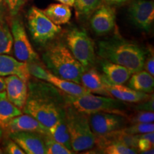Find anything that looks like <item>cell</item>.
<instances>
[{
  "instance_id": "11",
  "label": "cell",
  "mask_w": 154,
  "mask_h": 154,
  "mask_svg": "<svg viewBox=\"0 0 154 154\" xmlns=\"http://www.w3.org/2000/svg\"><path fill=\"white\" fill-rule=\"evenodd\" d=\"M90 24L92 30L97 35L110 33L115 27L116 10L112 6L101 5L92 14Z\"/></svg>"
},
{
  "instance_id": "21",
  "label": "cell",
  "mask_w": 154,
  "mask_h": 154,
  "mask_svg": "<svg viewBox=\"0 0 154 154\" xmlns=\"http://www.w3.org/2000/svg\"><path fill=\"white\" fill-rule=\"evenodd\" d=\"M42 11L54 24L59 26L67 24L72 17L70 7L61 3L51 4Z\"/></svg>"
},
{
  "instance_id": "3",
  "label": "cell",
  "mask_w": 154,
  "mask_h": 154,
  "mask_svg": "<svg viewBox=\"0 0 154 154\" xmlns=\"http://www.w3.org/2000/svg\"><path fill=\"white\" fill-rule=\"evenodd\" d=\"M44 62L53 74L77 84L81 83V76L84 68L75 59L64 44L57 42L51 44L44 51Z\"/></svg>"
},
{
  "instance_id": "15",
  "label": "cell",
  "mask_w": 154,
  "mask_h": 154,
  "mask_svg": "<svg viewBox=\"0 0 154 154\" xmlns=\"http://www.w3.org/2000/svg\"><path fill=\"white\" fill-rule=\"evenodd\" d=\"M104 82L108 91L110 94L111 96H113L121 101L140 103V102L147 101L153 96V94L151 96L147 93L136 91L128 86H124V84H111L106 82L105 79Z\"/></svg>"
},
{
  "instance_id": "17",
  "label": "cell",
  "mask_w": 154,
  "mask_h": 154,
  "mask_svg": "<svg viewBox=\"0 0 154 154\" xmlns=\"http://www.w3.org/2000/svg\"><path fill=\"white\" fill-rule=\"evenodd\" d=\"M80 84L89 91L90 93L111 97L106 88L103 75L100 74L92 66L84 69L81 76Z\"/></svg>"
},
{
  "instance_id": "31",
  "label": "cell",
  "mask_w": 154,
  "mask_h": 154,
  "mask_svg": "<svg viewBox=\"0 0 154 154\" xmlns=\"http://www.w3.org/2000/svg\"><path fill=\"white\" fill-rule=\"evenodd\" d=\"M136 136H137L138 138L136 149H137L140 153H142L144 151H149L150 149H153L154 141H152V140L148 139V138L141 137L139 135H136Z\"/></svg>"
},
{
  "instance_id": "37",
  "label": "cell",
  "mask_w": 154,
  "mask_h": 154,
  "mask_svg": "<svg viewBox=\"0 0 154 154\" xmlns=\"http://www.w3.org/2000/svg\"><path fill=\"white\" fill-rule=\"evenodd\" d=\"M6 84L5 79L2 78V76H0V92L5 91Z\"/></svg>"
},
{
  "instance_id": "6",
  "label": "cell",
  "mask_w": 154,
  "mask_h": 154,
  "mask_svg": "<svg viewBox=\"0 0 154 154\" xmlns=\"http://www.w3.org/2000/svg\"><path fill=\"white\" fill-rule=\"evenodd\" d=\"M66 47L84 69L93 66L95 61L94 43L82 29L73 28L66 35Z\"/></svg>"
},
{
  "instance_id": "28",
  "label": "cell",
  "mask_w": 154,
  "mask_h": 154,
  "mask_svg": "<svg viewBox=\"0 0 154 154\" xmlns=\"http://www.w3.org/2000/svg\"><path fill=\"white\" fill-rule=\"evenodd\" d=\"M125 132L132 135H138L154 131L153 123H140V124H134L131 126L122 128Z\"/></svg>"
},
{
  "instance_id": "13",
  "label": "cell",
  "mask_w": 154,
  "mask_h": 154,
  "mask_svg": "<svg viewBox=\"0 0 154 154\" xmlns=\"http://www.w3.org/2000/svg\"><path fill=\"white\" fill-rule=\"evenodd\" d=\"M5 80L7 98L13 104L22 110L27 98V82L16 75L8 76Z\"/></svg>"
},
{
  "instance_id": "5",
  "label": "cell",
  "mask_w": 154,
  "mask_h": 154,
  "mask_svg": "<svg viewBox=\"0 0 154 154\" xmlns=\"http://www.w3.org/2000/svg\"><path fill=\"white\" fill-rule=\"evenodd\" d=\"M65 97L67 103L76 111L86 115L98 112H107L127 116L124 111L126 105L124 101L109 96H96L89 93L77 96L65 94Z\"/></svg>"
},
{
  "instance_id": "35",
  "label": "cell",
  "mask_w": 154,
  "mask_h": 154,
  "mask_svg": "<svg viewBox=\"0 0 154 154\" xmlns=\"http://www.w3.org/2000/svg\"><path fill=\"white\" fill-rule=\"evenodd\" d=\"M102 2L110 6H121L128 2L129 0H101Z\"/></svg>"
},
{
  "instance_id": "9",
  "label": "cell",
  "mask_w": 154,
  "mask_h": 154,
  "mask_svg": "<svg viewBox=\"0 0 154 154\" xmlns=\"http://www.w3.org/2000/svg\"><path fill=\"white\" fill-rule=\"evenodd\" d=\"M88 116L91 129L96 136H101L122 129L128 121L124 116L113 113L98 112Z\"/></svg>"
},
{
  "instance_id": "23",
  "label": "cell",
  "mask_w": 154,
  "mask_h": 154,
  "mask_svg": "<svg viewBox=\"0 0 154 154\" xmlns=\"http://www.w3.org/2000/svg\"><path fill=\"white\" fill-rule=\"evenodd\" d=\"M49 129V134L54 139L66 146L67 149L73 151L71 146L70 136L67 127L66 118H65V111L60 116L59 119L53 126H51Z\"/></svg>"
},
{
  "instance_id": "36",
  "label": "cell",
  "mask_w": 154,
  "mask_h": 154,
  "mask_svg": "<svg viewBox=\"0 0 154 154\" xmlns=\"http://www.w3.org/2000/svg\"><path fill=\"white\" fill-rule=\"evenodd\" d=\"M57 1L59 2L61 4H63V5L69 6V7H73L74 5L75 0H57Z\"/></svg>"
},
{
  "instance_id": "22",
  "label": "cell",
  "mask_w": 154,
  "mask_h": 154,
  "mask_svg": "<svg viewBox=\"0 0 154 154\" xmlns=\"http://www.w3.org/2000/svg\"><path fill=\"white\" fill-rule=\"evenodd\" d=\"M128 87L144 93H153L154 86L153 76L146 71L141 70L134 73L128 79Z\"/></svg>"
},
{
  "instance_id": "27",
  "label": "cell",
  "mask_w": 154,
  "mask_h": 154,
  "mask_svg": "<svg viewBox=\"0 0 154 154\" xmlns=\"http://www.w3.org/2000/svg\"><path fill=\"white\" fill-rule=\"evenodd\" d=\"M101 153L106 154H136L137 149L128 147L118 142H111L101 148Z\"/></svg>"
},
{
  "instance_id": "33",
  "label": "cell",
  "mask_w": 154,
  "mask_h": 154,
  "mask_svg": "<svg viewBox=\"0 0 154 154\" xmlns=\"http://www.w3.org/2000/svg\"><path fill=\"white\" fill-rule=\"evenodd\" d=\"M5 153L9 154H25L24 151L14 140H9L5 145Z\"/></svg>"
},
{
  "instance_id": "8",
  "label": "cell",
  "mask_w": 154,
  "mask_h": 154,
  "mask_svg": "<svg viewBox=\"0 0 154 154\" xmlns=\"http://www.w3.org/2000/svg\"><path fill=\"white\" fill-rule=\"evenodd\" d=\"M11 32L13 38L12 49L17 60L25 63L39 61L37 53L32 47L20 19L14 18L11 20Z\"/></svg>"
},
{
  "instance_id": "14",
  "label": "cell",
  "mask_w": 154,
  "mask_h": 154,
  "mask_svg": "<svg viewBox=\"0 0 154 154\" xmlns=\"http://www.w3.org/2000/svg\"><path fill=\"white\" fill-rule=\"evenodd\" d=\"M17 131L36 132L42 135L49 134L47 127L26 113L17 116L11 119L5 130L7 134Z\"/></svg>"
},
{
  "instance_id": "38",
  "label": "cell",
  "mask_w": 154,
  "mask_h": 154,
  "mask_svg": "<svg viewBox=\"0 0 154 154\" xmlns=\"http://www.w3.org/2000/svg\"><path fill=\"white\" fill-rule=\"evenodd\" d=\"M1 153H3V151H2V150L1 148H0V154Z\"/></svg>"
},
{
  "instance_id": "29",
  "label": "cell",
  "mask_w": 154,
  "mask_h": 154,
  "mask_svg": "<svg viewBox=\"0 0 154 154\" xmlns=\"http://www.w3.org/2000/svg\"><path fill=\"white\" fill-rule=\"evenodd\" d=\"M128 121L131 124H140V123H153L154 121L153 111H138L135 114L128 116Z\"/></svg>"
},
{
  "instance_id": "19",
  "label": "cell",
  "mask_w": 154,
  "mask_h": 154,
  "mask_svg": "<svg viewBox=\"0 0 154 154\" xmlns=\"http://www.w3.org/2000/svg\"><path fill=\"white\" fill-rule=\"evenodd\" d=\"M44 81L52 84L54 86H55L59 91L66 95L77 96L90 93L89 91H88L82 85H80V84L60 78L53 74L52 73L49 72V71L44 77Z\"/></svg>"
},
{
  "instance_id": "34",
  "label": "cell",
  "mask_w": 154,
  "mask_h": 154,
  "mask_svg": "<svg viewBox=\"0 0 154 154\" xmlns=\"http://www.w3.org/2000/svg\"><path fill=\"white\" fill-rule=\"evenodd\" d=\"M136 109L138 111H153V96L147 101H143L142 103L136 106Z\"/></svg>"
},
{
  "instance_id": "4",
  "label": "cell",
  "mask_w": 154,
  "mask_h": 154,
  "mask_svg": "<svg viewBox=\"0 0 154 154\" xmlns=\"http://www.w3.org/2000/svg\"><path fill=\"white\" fill-rule=\"evenodd\" d=\"M65 118L73 151L81 152L93 149L96 145V136L91 129L88 115L76 111L67 103Z\"/></svg>"
},
{
  "instance_id": "12",
  "label": "cell",
  "mask_w": 154,
  "mask_h": 154,
  "mask_svg": "<svg viewBox=\"0 0 154 154\" xmlns=\"http://www.w3.org/2000/svg\"><path fill=\"white\" fill-rule=\"evenodd\" d=\"M14 140L27 154H46L43 135L36 132L17 131L9 134Z\"/></svg>"
},
{
  "instance_id": "39",
  "label": "cell",
  "mask_w": 154,
  "mask_h": 154,
  "mask_svg": "<svg viewBox=\"0 0 154 154\" xmlns=\"http://www.w3.org/2000/svg\"><path fill=\"white\" fill-rule=\"evenodd\" d=\"M2 2V0H0V3H1Z\"/></svg>"
},
{
  "instance_id": "32",
  "label": "cell",
  "mask_w": 154,
  "mask_h": 154,
  "mask_svg": "<svg viewBox=\"0 0 154 154\" xmlns=\"http://www.w3.org/2000/svg\"><path fill=\"white\" fill-rule=\"evenodd\" d=\"M143 69H145L146 72H149L151 76H154V57L153 50L151 51V49H149V52L146 54Z\"/></svg>"
},
{
  "instance_id": "20",
  "label": "cell",
  "mask_w": 154,
  "mask_h": 154,
  "mask_svg": "<svg viewBox=\"0 0 154 154\" xmlns=\"http://www.w3.org/2000/svg\"><path fill=\"white\" fill-rule=\"evenodd\" d=\"M22 114V110L9 101L6 91L0 92V131L6 130L9 121Z\"/></svg>"
},
{
  "instance_id": "30",
  "label": "cell",
  "mask_w": 154,
  "mask_h": 154,
  "mask_svg": "<svg viewBox=\"0 0 154 154\" xmlns=\"http://www.w3.org/2000/svg\"><path fill=\"white\" fill-rule=\"evenodd\" d=\"M9 13L12 17L16 16L22 8L24 0H5Z\"/></svg>"
},
{
  "instance_id": "18",
  "label": "cell",
  "mask_w": 154,
  "mask_h": 154,
  "mask_svg": "<svg viewBox=\"0 0 154 154\" xmlns=\"http://www.w3.org/2000/svg\"><path fill=\"white\" fill-rule=\"evenodd\" d=\"M103 76L106 82L111 84H124L132 73L125 66L104 60L101 63Z\"/></svg>"
},
{
  "instance_id": "16",
  "label": "cell",
  "mask_w": 154,
  "mask_h": 154,
  "mask_svg": "<svg viewBox=\"0 0 154 154\" xmlns=\"http://www.w3.org/2000/svg\"><path fill=\"white\" fill-rule=\"evenodd\" d=\"M16 75L28 82L30 78L26 63L17 60L9 54H0V76Z\"/></svg>"
},
{
  "instance_id": "10",
  "label": "cell",
  "mask_w": 154,
  "mask_h": 154,
  "mask_svg": "<svg viewBox=\"0 0 154 154\" xmlns=\"http://www.w3.org/2000/svg\"><path fill=\"white\" fill-rule=\"evenodd\" d=\"M129 17L135 26L149 32L154 21V3L151 0H133L128 8Z\"/></svg>"
},
{
  "instance_id": "1",
  "label": "cell",
  "mask_w": 154,
  "mask_h": 154,
  "mask_svg": "<svg viewBox=\"0 0 154 154\" xmlns=\"http://www.w3.org/2000/svg\"><path fill=\"white\" fill-rule=\"evenodd\" d=\"M49 82L32 81L28 84V94L23 111L49 128L64 112L65 94Z\"/></svg>"
},
{
  "instance_id": "2",
  "label": "cell",
  "mask_w": 154,
  "mask_h": 154,
  "mask_svg": "<svg viewBox=\"0 0 154 154\" xmlns=\"http://www.w3.org/2000/svg\"><path fill=\"white\" fill-rule=\"evenodd\" d=\"M98 54L104 60L125 66L132 74L143 70L147 51L137 44L116 35L98 44Z\"/></svg>"
},
{
  "instance_id": "7",
  "label": "cell",
  "mask_w": 154,
  "mask_h": 154,
  "mask_svg": "<svg viewBox=\"0 0 154 154\" xmlns=\"http://www.w3.org/2000/svg\"><path fill=\"white\" fill-rule=\"evenodd\" d=\"M28 26L34 41L45 45L53 40L61 32V27L51 22L42 10L32 7L27 13Z\"/></svg>"
},
{
  "instance_id": "24",
  "label": "cell",
  "mask_w": 154,
  "mask_h": 154,
  "mask_svg": "<svg viewBox=\"0 0 154 154\" xmlns=\"http://www.w3.org/2000/svg\"><path fill=\"white\" fill-rule=\"evenodd\" d=\"M13 38L8 25L0 15V54H10L12 52Z\"/></svg>"
},
{
  "instance_id": "25",
  "label": "cell",
  "mask_w": 154,
  "mask_h": 154,
  "mask_svg": "<svg viewBox=\"0 0 154 154\" xmlns=\"http://www.w3.org/2000/svg\"><path fill=\"white\" fill-rule=\"evenodd\" d=\"M101 2V0H75L74 6L76 14L82 17H88L93 14Z\"/></svg>"
},
{
  "instance_id": "26",
  "label": "cell",
  "mask_w": 154,
  "mask_h": 154,
  "mask_svg": "<svg viewBox=\"0 0 154 154\" xmlns=\"http://www.w3.org/2000/svg\"><path fill=\"white\" fill-rule=\"evenodd\" d=\"M46 148V154H72L73 151L55 140L50 135H43Z\"/></svg>"
}]
</instances>
